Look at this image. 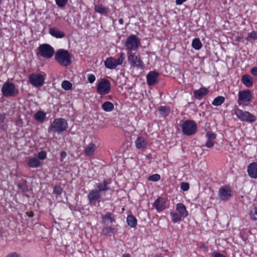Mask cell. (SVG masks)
Instances as JSON below:
<instances>
[{"instance_id":"d4e9b609","label":"cell","mask_w":257,"mask_h":257,"mask_svg":"<svg viewBox=\"0 0 257 257\" xmlns=\"http://www.w3.org/2000/svg\"><path fill=\"white\" fill-rule=\"evenodd\" d=\"M95 148H96V146L95 144L91 143L86 147V148L84 149V153L87 156H91L94 155Z\"/></svg>"},{"instance_id":"8d00e7d4","label":"cell","mask_w":257,"mask_h":257,"mask_svg":"<svg viewBox=\"0 0 257 257\" xmlns=\"http://www.w3.org/2000/svg\"><path fill=\"white\" fill-rule=\"evenodd\" d=\"M161 179L160 175L158 174H153L152 175L150 176L148 178V180L152 182H158Z\"/></svg>"},{"instance_id":"7c38bea8","label":"cell","mask_w":257,"mask_h":257,"mask_svg":"<svg viewBox=\"0 0 257 257\" xmlns=\"http://www.w3.org/2000/svg\"><path fill=\"white\" fill-rule=\"evenodd\" d=\"M128 61L132 66L141 70L144 68V64L140 56L136 55L129 54L128 56Z\"/></svg>"},{"instance_id":"9a60e30c","label":"cell","mask_w":257,"mask_h":257,"mask_svg":"<svg viewBox=\"0 0 257 257\" xmlns=\"http://www.w3.org/2000/svg\"><path fill=\"white\" fill-rule=\"evenodd\" d=\"M153 207L158 212H162L167 207V200L163 197H159L153 203Z\"/></svg>"},{"instance_id":"5bb4252c","label":"cell","mask_w":257,"mask_h":257,"mask_svg":"<svg viewBox=\"0 0 257 257\" xmlns=\"http://www.w3.org/2000/svg\"><path fill=\"white\" fill-rule=\"evenodd\" d=\"M160 74L156 71H151L146 76L147 82L149 86H154L158 83Z\"/></svg>"},{"instance_id":"603a6c76","label":"cell","mask_w":257,"mask_h":257,"mask_svg":"<svg viewBox=\"0 0 257 257\" xmlns=\"http://www.w3.org/2000/svg\"><path fill=\"white\" fill-rule=\"evenodd\" d=\"M242 81L243 84L247 87H252L254 83V80L252 76L249 74L243 75L242 78Z\"/></svg>"},{"instance_id":"c3c4849f","label":"cell","mask_w":257,"mask_h":257,"mask_svg":"<svg viewBox=\"0 0 257 257\" xmlns=\"http://www.w3.org/2000/svg\"><path fill=\"white\" fill-rule=\"evenodd\" d=\"M251 72L253 75L257 76V67H254L253 68H251Z\"/></svg>"},{"instance_id":"ac0fdd59","label":"cell","mask_w":257,"mask_h":257,"mask_svg":"<svg viewBox=\"0 0 257 257\" xmlns=\"http://www.w3.org/2000/svg\"><path fill=\"white\" fill-rule=\"evenodd\" d=\"M209 94V90L206 87H201L199 90H196L194 91V97L195 98L198 100H200L203 99L205 96Z\"/></svg>"},{"instance_id":"9c48e42d","label":"cell","mask_w":257,"mask_h":257,"mask_svg":"<svg viewBox=\"0 0 257 257\" xmlns=\"http://www.w3.org/2000/svg\"><path fill=\"white\" fill-rule=\"evenodd\" d=\"M2 92L6 97H13L18 94V90L15 88V86L11 82H7L3 85Z\"/></svg>"},{"instance_id":"d590c367","label":"cell","mask_w":257,"mask_h":257,"mask_svg":"<svg viewBox=\"0 0 257 257\" xmlns=\"http://www.w3.org/2000/svg\"><path fill=\"white\" fill-rule=\"evenodd\" d=\"M61 86L63 89L66 90H69L72 89V84L70 82L67 80H64L61 84Z\"/></svg>"},{"instance_id":"7dc6e473","label":"cell","mask_w":257,"mask_h":257,"mask_svg":"<svg viewBox=\"0 0 257 257\" xmlns=\"http://www.w3.org/2000/svg\"><path fill=\"white\" fill-rule=\"evenodd\" d=\"M200 250L203 252H206L208 251V247L204 243H203L200 246Z\"/></svg>"},{"instance_id":"bcb514c9","label":"cell","mask_w":257,"mask_h":257,"mask_svg":"<svg viewBox=\"0 0 257 257\" xmlns=\"http://www.w3.org/2000/svg\"><path fill=\"white\" fill-rule=\"evenodd\" d=\"M88 80L90 83H93V82H95V76L93 74H90L88 76Z\"/></svg>"},{"instance_id":"d6986e66","label":"cell","mask_w":257,"mask_h":257,"mask_svg":"<svg viewBox=\"0 0 257 257\" xmlns=\"http://www.w3.org/2000/svg\"><path fill=\"white\" fill-rule=\"evenodd\" d=\"M176 210L183 219H185L188 215V212L187 210V207L185 205L182 203H178L176 204Z\"/></svg>"},{"instance_id":"60d3db41","label":"cell","mask_w":257,"mask_h":257,"mask_svg":"<svg viewBox=\"0 0 257 257\" xmlns=\"http://www.w3.org/2000/svg\"><path fill=\"white\" fill-rule=\"evenodd\" d=\"M247 39L248 41H251V40H257V33L256 32L252 31L249 34Z\"/></svg>"},{"instance_id":"2e32d148","label":"cell","mask_w":257,"mask_h":257,"mask_svg":"<svg viewBox=\"0 0 257 257\" xmlns=\"http://www.w3.org/2000/svg\"><path fill=\"white\" fill-rule=\"evenodd\" d=\"M88 199L90 203L91 204L99 202L102 199L100 191L98 189H94L91 191L88 195Z\"/></svg>"},{"instance_id":"9f6ffc18","label":"cell","mask_w":257,"mask_h":257,"mask_svg":"<svg viewBox=\"0 0 257 257\" xmlns=\"http://www.w3.org/2000/svg\"><path fill=\"white\" fill-rule=\"evenodd\" d=\"M122 257H131V255L128 253H126L122 255Z\"/></svg>"},{"instance_id":"4dcf8cb0","label":"cell","mask_w":257,"mask_h":257,"mask_svg":"<svg viewBox=\"0 0 257 257\" xmlns=\"http://www.w3.org/2000/svg\"><path fill=\"white\" fill-rule=\"evenodd\" d=\"M192 46L195 50H200L203 47V44L201 43L200 39L199 38L193 39L192 41Z\"/></svg>"},{"instance_id":"836d02e7","label":"cell","mask_w":257,"mask_h":257,"mask_svg":"<svg viewBox=\"0 0 257 257\" xmlns=\"http://www.w3.org/2000/svg\"><path fill=\"white\" fill-rule=\"evenodd\" d=\"M170 215L171 216L172 220L174 223H178L181 222L182 217L178 213L175 211H171L170 212Z\"/></svg>"},{"instance_id":"6da1fadb","label":"cell","mask_w":257,"mask_h":257,"mask_svg":"<svg viewBox=\"0 0 257 257\" xmlns=\"http://www.w3.org/2000/svg\"><path fill=\"white\" fill-rule=\"evenodd\" d=\"M55 60L63 66H68L71 63V58L70 52L66 49H58L55 55Z\"/></svg>"},{"instance_id":"e575fe53","label":"cell","mask_w":257,"mask_h":257,"mask_svg":"<svg viewBox=\"0 0 257 257\" xmlns=\"http://www.w3.org/2000/svg\"><path fill=\"white\" fill-rule=\"evenodd\" d=\"M108 183L106 181H103L102 183H99L97 185V187L100 192L105 191L109 189L108 187Z\"/></svg>"},{"instance_id":"ba28073f","label":"cell","mask_w":257,"mask_h":257,"mask_svg":"<svg viewBox=\"0 0 257 257\" xmlns=\"http://www.w3.org/2000/svg\"><path fill=\"white\" fill-rule=\"evenodd\" d=\"M68 126V124L66 120L62 118H59L55 119L52 123L51 128L52 130L55 132H64L67 129Z\"/></svg>"},{"instance_id":"11a10c76","label":"cell","mask_w":257,"mask_h":257,"mask_svg":"<svg viewBox=\"0 0 257 257\" xmlns=\"http://www.w3.org/2000/svg\"><path fill=\"white\" fill-rule=\"evenodd\" d=\"M118 22H119V23L120 24L122 25L124 24V19H122V18H121V19H119V21H118Z\"/></svg>"},{"instance_id":"7a4b0ae2","label":"cell","mask_w":257,"mask_h":257,"mask_svg":"<svg viewBox=\"0 0 257 257\" xmlns=\"http://www.w3.org/2000/svg\"><path fill=\"white\" fill-rule=\"evenodd\" d=\"M253 99V94L250 90H243L239 91L238 102L239 106H248L250 105Z\"/></svg>"},{"instance_id":"f5cc1de1","label":"cell","mask_w":257,"mask_h":257,"mask_svg":"<svg viewBox=\"0 0 257 257\" xmlns=\"http://www.w3.org/2000/svg\"><path fill=\"white\" fill-rule=\"evenodd\" d=\"M66 156L67 154L66 151H62L61 153H60V157H61V159L62 160L65 159Z\"/></svg>"},{"instance_id":"f1b7e54d","label":"cell","mask_w":257,"mask_h":257,"mask_svg":"<svg viewBox=\"0 0 257 257\" xmlns=\"http://www.w3.org/2000/svg\"><path fill=\"white\" fill-rule=\"evenodd\" d=\"M28 166L30 168H37L39 167L41 165V163L38 159L36 158H30L28 160Z\"/></svg>"},{"instance_id":"cb8c5ba5","label":"cell","mask_w":257,"mask_h":257,"mask_svg":"<svg viewBox=\"0 0 257 257\" xmlns=\"http://www.w3.org/2000/svg\"><path fill=\"white\" fill-rule=\"evenodd\" d=\"M126 221L128 226L132 228H135L137 226V219L135 216L132 215H128L126 217Z\"/></svg>"},{"instance_id":"83f0119b","label":"cell","mask_w":257,"mask_h":257,"mask_svg":"<svg viewBox=\"0 0 257 257\" xmlns=\"http://www.w3.org/2000/svg\"><path fill=\"white\" fill-rule=\"evenodd\" d=\"M158 112L161 116L165 118V117H167L169 114L171 112V110L168 106H161L158 109Z\"/></svg>"},{"instance_id":"d6a6232c","label":"cell","mask_w":257,"mask_h":257,"mask_svg":"<svg viewBox=\"0 0 257 257\" xmlns=\"http://www.w3.org/2000/svg\"><path fill=\"white\" fill-rule=\"evenodd\" d=\"M225 101V98L223 96H219L216 97L214 101H212V105L214 106H220Z\"/></svg>"},{"instance_id":"277c9868","label":"cell","mask_w":257,"mask_h":257,"mask_svg":"<svg viewBox=\"0 0 257 257\" xmlns=\"http://www.w3.org/2000/svg\"><path fill=\"white\" fill-rule=\"evenodd\" d=\"M125 45L126 49L129 51L137 50L140 46V39L136 35L132 34L126 38Z\"/></svg>"},{"instance_id":"74e56055","label":"cell","mask_w":257,"mask_h":257,"mask_svg":"<svg viewBox=\"0 0 257 257\" xmlns=\"http://www.w3.org/2000/svg\"><path fill=\"white\" fill-rule=\"evenodd\" d=\"M63 191V189L60 185H56L53 189V192L55 195H56L57 196H59V195H61Z\"/></svg>"},{"instance_id":"ee69618b","label":"cell","mask_w":257,"mask_h":257,"mask_svg":"<svg viewBox=\"0 0 257 257\" xmlns=\"http://www.w3.org/2000/svg\"><path fill=\"white\" fill-rule=\"evenodd\" d=\"M38 157L40 160H44V159L46 158V152H45V151H40V152L38 153Z\"/></svg>"},{"instance_id":"8992f818","label":"cell","mask_w":257,"mask_h":257,"mask_svg":"<svg viewBox=\"0 0 257 257\" xmlns=\"http://www.w3.org/2000/svg\"><path fill=\"white\" fill-rule=\"evenodd\" d=\"M235 115L241 121L245 122H254L257 120V117L250 112L244 111L237 108L235 110Z\"/></svg>"},{"instance_id":"ffe728a7","label":"cell","mask_w":257,"mask_h":257,"mask_svg":"<svg viewBox=\"0 0 257 257\" xmlns=\"http://www.w3.org/2000/svg\"><path fill=\"white\" fill-rule=\"evenodd\" d=\"M248 173L251 178H257V163L253 162L248 167Z\"/></svg>"},{"instance_id":"484cf974","label":"cell","mask_w":257,"mask_h":257,"mask_svg":"<svg viewBox=\"0 0 257 257\" xmlns=\"http://www.w3.org/2000/svg\"><path fill=\"white\" fill-rule=\"evenodd\" d=\"M94 11L95 12L105 15L108 13L109 12V9L106 6L102 5H97L94 7Z\"/></svg>"},{"instance_id":"30bf717a","label":"cell","mask_w":257,"mask_h":257,"mask_svg":"<svg viewBox=\"0 0 257 257\" xmlns=\"http://www.w3.org/2000/svg\"><path fill=\"white\" fill-rule=\"evenodd\" d=\"M233 192L231 187L228 185H225L219 188V195L221 200L227 201L231 198Z\"/></svg>"},{"instance_id":"8fae6325","label":"cell","mask_w":257,"mask_h":257,"mask_svg":"<svg viewBox=\"0 0 257 257\" xmlns=\"http://www.w3.org/2000/svg\"><path fill=\"white\" fill-rule=\"evenodd\" d=\"M111 84L108 79H103L99 82L97 87V91L100 94L105 95L110 91Z\"/></svg>"},{"instance_id":"f35d334b","label":"cell","mask_w":257,"mask_h":257,"mask_svg":"<svg viewBox=\"0 0 257 257\" xmlns=\"http://www.w3.org/2000/svg\"><path fill=\"white\" fill-rule=\"evenodd\" d=\"M56 5L59 8H63L66 6L68 0H55Z\"/></svg>"},{"instance_id":"1f68e13d","label":"cell","mask_w":257,"mask_h":257,"mask_svg":"<svg viewBox=\"0 0 257 257\" xmlns=\"http://www.w3.org/2000/svg\"><path fill=\"white\" fill-rule=\"evenodd\" d=\"M102 108L105 112H110L114 110V106L112 102H106L103 103Z\"/></svg>"},{"instance_id":"f6af8a7d","label":"cell","mask_w":257,"mask_h":257,"mask_svg":"<svg viewBox=\"0 0 257 257\" xmlns=\"http://www.w3.org/2000/svg\"><path fill=\"white\" fill-rule=\"evenodd\" d=\"M214 145H215V143H214V141L213 140L208 139L207 141V142H206V146L208 148H212V147H214Z\"/></svg>"},{"instance_id":"816d5d0a","label":"cell","mask_w":257,"mask_h":257,"mask_svg":"<svg viewBox=\"0 0 257 257\" xmlns=\"http://www.w3.org/2000/svg\"><path fill=\"white\" fill-rule=\"evenodd\" d=\"M187 1V0H176V4L177 5L181 6Z\"/></svg>"},{"instance_id":"7402d4cb","label":"cell","mask_w":257,"mask_h":257,"mask_svg":"<svg viewBox=\"0 0 257 257\" xmlns=\"http://www.w3.org/2000/svg\"><path fill=\"white\" fill-rule=\"evenodd\" d=\"M102 220L103 223L106 225L112 224L113 223L115 222L114 215L110 212H107L105 215H103L102 217Z\"/></svg>"},{"instance_id":"44dd1931","label":"cell","mask_w":257,"mask_h":257,"mask_svg":"<svg viewBox=\"0 0 257 257\" xmlns=\"http://www.w3.org/2000/svg\"><path fill=\"white\" fill-rule=\"evenodd\" d=\"M49 33L53 37L58 39L63 38L66 36L64 32L55 27L51 28L49 30Z\"/></svg>"},{"instance_id":"5b68a950","label":"cell","mask_w":257,"mask_h":257,"mask_svg":"<svg viewBox=\"0 0 257 257\" xmlns=\"http://www.w3.org/2000/svg\"><path fill=\"white\" fill-rule=\"evenodd\" d=\"M182 130L184 135L185 136H191L195 135L197 131L196 122L192 120H187L183 124Z\"/></svg>"},{"instance_id":"3957f363","label":"cell","mask_w":257,"mask_h":257,"mask_svg":"<svg viewBox=\"0 0 257 257\" xmlns=\"http://www.w3.org/2000/svg\"><path fill=\"white\" fill-rule=\"evenodd\" d=\"M126 55L124 53H122L120 57L116 59L113 57H109L106 59L104 62L105 66L106 68L109 70H114L118 66H121L125 60Z\"/></svg>"},{"instance_id":"db71d44e","label":"cell","mask_w":257,"mask_h":257,"mask_svg":"<svg viewBox=\"0 0 257 257\" xmlns=\"http://www.w3.org/2000/svg\"><path fill=\"white\" fill-rule=\"evenodd\" d=\"M26 215H27L29 217L32 218V217H33V216H34V212H33L32 211H27V212H26Z\"/></svg>"},{"instance_id":"f907efd6","label":"cell","mask_w":257,"mask_h":257,"mask_svg":"<svg viewBox=\"0 0 257 257\" xmlns=\"http://www.w3.org/2000/svg\"><path fill=\"white\" fill-rule=\"evenodd\" d=\"M211 255L214 257H225V256L219 253H218V252H213V253H211Z\"/></svg>"},{"instance_id":"ab89813d","label":"cell","mask_w":257,"mask_h":257,"mask_svg":"<svg viewBox=\"0 0 257 257\" xmlns=\"http://www.w3.org/2000/svg\"><path fill=\"white\" fill-rule=\"evenodd\" d=\"M250 215L253 220H257V207H255L250 212Z\"/></svg>"},{"instance_id":"e0dca14e","label":"cell","mask_w":257,"mask_h":257,"mask_svg":"<svg viewBox=\"0 0 257 257\" xmlns=\"http://www.w3.org/2000/svg\"><path fill=\"white\" fill-rule=\"evenodd\" d=\"M135 145L137 149L143 151L147 148L148 146V142L145 138L139 137L135 141Z\"/></svg>"},{"instance_id":"4316f807","label":"cell","mask_w":257,"mask_h":257,"mask_svg":"<svg viewBox=\"0 0 257 257\" xmlns=\"http://www.w3.org/2000/svg\"><path fill=\"white\" fill-rule=\"evenodd\" d=\"M116 229L112 226H107L103 227L102 229V233L106 236H111L115 233Z\"/></svg>"},{"instance_id":"4fadbf2b","label":"cell","mask_w":257,"mask_h":257,"mask_svg":"<svg viewBox=\"0 0 257 257\" xmlns=\"http://www.w3.org/2000/svg\"><path fill=\"white\" fill-rule=\"evenodd\" d=\"M30 83L35 87H40L43 85L45 79L43 75L41 74H32L29 78Z\"/></svg>"},{"instance_id":"b9f144b4","label":"cell","mask_w":257,"mask_h":257,"mask_svg":"<svg viewBox=\"0 0 257 257\" xmlns=\"http://www.w3.org/2000/svg\"><path fill=\"white\" fill-rule=\"evenodd\" d=\"M181 189L183 191L186 192L189 191L190 189V185L187 182H183L181 184Z\"/></svg>"},{"instance_id":"52a82bcc","label":"cell","mask_w":257,"mask_h":257,"mask_svg":"<svg viewBox=\"0 0 257 257\" xmlns=\"http://www.w3.org/2000/svg\"><path fill=\"white\" fill-rule=\"evenodd\" d=\"M40 54L45 58H50L54 55L55 50L53 47L49 44H41L38 48Z\"/></svg>"},{"instance_id":"681fc988","label":"cell","mask_w":257,"mask_h":257,"mask_svg":"<svg viewBox=\"0 0 257 257\" xmlns=\"http://www.w3.org/2000/svg\"><path fill=\"white\" fill-rule=\"evenodd\" d=\"M21 255L18 254V253H16V252H13L9 254L6 257H20Z\"/></svg>"},{"instance_id":"7bdbcfd3","label":"cell","mask_w":257,"mask_h":257,"mask_svg":"<svg viewBox=\"0 0 257 257\" xmlns=\"http://www.w3.org/2000/svg\"><path fill=\"white\" fill-rule=\"evenodd\" d=\"M206 136L208 138V139L211 140H215L216 138V134L213 133V132H210V131L207 132Z\"/></svg>"},{"instance_id":"f546056e","label":"cell","mask_w":257,"mask_h":257,"mask_svg":"<svg viewBox=\"0 0 257 257\" xmlns=\"http://www.w3.org/2000/svg\"><path fill=\"white\" fill-rule=\"evenodd\" d=\"M46 116V113L43 112L42 110H39L36 113L34 116V118L37 121L42 122L45 120Z\"/></svg>"}]
</instances>
